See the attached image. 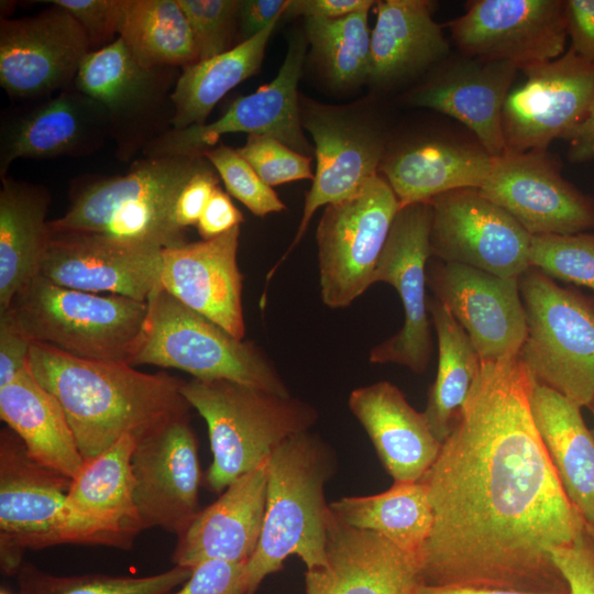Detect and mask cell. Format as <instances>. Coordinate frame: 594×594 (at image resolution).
Returning <instances> with one entry per match:
<instances>
[{
    "instance_id": "cell-14",
    "label": "cell",
    "mask_w": 594,
    "mask_h": 594,
    "mask_svg": "<svg viewBox=\"0 0 594 594\" xmlns=\"http://www.w3.org/2000/svg\"><path fill=\"white\" fill-rule=\"evenodd\" d=\"M134 501L144 529L180 535L200 510L202 472L189 417L166 419L136 437Z\"/></svg>"
},
{
    "instance_id": "cell-43",
    "label": "cell",
    "mask_w": 594,
    "mask_h": 594,
    "mask_svg": "<svg viewBox=\"0 0 594 594\" xmlns=\"http://www.w3.org/2000/svg\"><path fill=\"white\" fill-rule=\"evenodd\" d=\"M237 151L271 187L314 179L311 158L272 136L251 134Z\"/></svg>"
},
{
    "instance_id": "cell-19",
    "label": "cell",
    "mask_w": 594,
    "mask_h": 594,
    "mask_svg": "<svg viewBox=\"0 0 594 594\" xmlns=\"http://www.w3.org/2000/svg\"><path fill=\"white\" fill-rule=\"evenodd\" d=\"M136 435L123 436L86 460L66 498V544L130 549L144 530L135 501L131 458Z\"/></svg>"
},
{
    "instance_id": "cell-9",
    "label": "cell",
    "mask_w": 594,
    "mask_h": 594,
    "mask_svg": "<svg viewBox=\"0 0 594 594\" xmlns=\"http://www.w3.org/2000/svg\"><path fill=\"white\" fill-rule=\"evenodd\" d=\"M399 201L386 179L326 206L317 227L320 293L330 308L350 306L372 284Z\"/></svg>"
},
{
    "instance_id": "cell-39",
    "label": "cell",
    "mask_w": 594,
    "mask_h": 594,
    "mask_svg": "<svg viewBox=\"0 0 594 594\" xmlns=\"http://www.w3.org/2000/svg\"><path fill=\"white\" fill-rule=\"evenodd\" d=\"M369 10L337 19L306 18L307 36L331 78L351 85L370 76Z\"/></svg>"
},
{
    "instance_id": "cell-11",
    "label": "cell",
    "mask_w": 594,
    "mask_h": 594,
    "mask_svg": "<svg viewBox=\"0 0 594 594\" xmlns=\"http://www.w3.org/2000/svg\"><path fill=\"white\" fill-rule=\"evenodd\" d=\"M429 202L431 255L506 278H520L531 267L532 235L480 188L453 189Z\"/></svg>"
},
{
    "instance_id": "cell-46",
    "label": "cell",
    "mask_w": 594,
    "mask_h": 594,
    "mask_svg": "<svg viewBox=\"0 0 594 594\" xmlns=\"http://www.w3.org/2000/svg\"><path fill=\"white\" fill-rule=\"evenodd\" d=\"M550 554L571 594H594V541L586 530L572 544L552 548Z\"/></svg>"
},
{
    "instance_id": "cell-25",
    "label": "cell",
    "mask_w": 594,
    "mask_h": 594,
    "mask_svg": "<svg viewBox=\"0 0 594 594\" xmlns=\"http://www.w3.org/2000/svg\"><path fill=\"white\" fill-rule=\"evenodd\" d=\"M266 460L234 480L218 499L198 512L177 536L172 553L174 565L193 569L205 561L245 564L250 560L265 516Z\"/></svg>"
},
{
    "instance_id": "cell-18",
    "label": "cell",
    "mask_w": 594,
    "mask_h": 594,
    "mask_svg": "<svg viewBox=\"0 0 594 594\" xmlns=\"http://www.w3.org/2000/svg\"><path fill=\"white\" fill-rule=\"evenodd\" d=\"M162 251L95 233L50 231L38 275L72 289L147 301L161 287Z\"/></svg>"
},
{
    "instance_id": "cell-49",
    "label": "cell",
    "mask_w": 594,
    "mask_h": 594,
    "mask_svg": "<svg viewBox=\"0 0 594 594\" xmlns=\"http://www.w3.org/2000/svg\"><path fill=\"white\" fill-rule=\"evenodd\" d=\"M218 177L208 164L188 180L175 207L178 227L185 230L187 227L197 226L210 197L218 187Z\"/></svg>"
},
{
    "instance_id": "cell-40",
    "label": "cell",
    "mask_w": 594,
    "mask_h": 594,
    "mask_svg": "<svg viewBox=\"0 0 594 594\" xmlns=\"http://www.w3.org/2000/svg\"><path fill=\"white\" fill-rule=\"evenodd\" d=\"M193 569L174 565L147 576L109 574L54 575L24 562L16 576L18 594H169L182 586Z\"/></svg>"
},
{
    "instance_id": "cell-35",
    "label": "cell",
    "mask_w": 594,
    "mask_h": 594,
    "mask_svg": "<svg viewBox=\"0 0 594 594\" xmlns=\"http://www.w3.org/2000/svg\"><path fill=\"white\" fill-rule=\"evenodd\" d=\"M279 18L233 48L184 67L170 96L175 106L170 121L174 130L205 124L213 107L231 89L258 72Z\"/></svg>"
},
{
    "instance_id": "cell-7",
    "label": "cell",
    "mask_w": 594,
    "mask_h": 594,
    "mask_svg": "<svg viewBox=\"0 0 594 594\" xmlns=\"http://www.w3.org/2000/svg\"><path fill=\"white\" fill-rule=\"evenodd\" d=\"M145 324L129 365L185 371L201 381L228 380L290 395L267 355L239 340L160 287L147 300Z\"/></svg>"
},
{
    "instance_id": "cell-17",
    "label": "cell",
    "mask_w": 594,
    "mask_h": 594,
    "mask_svg": "<svg viewBox=\"0 0 594 594\" xmlns=\"http://www.w3.org/2000/svg\"><path fill=\"white\" fill-rule=\"evenodd\" d=\"M90 48L81 25L54 4L34 16L2 20L0 85L11 97L47 95L76 78Z\"/></svg>"
},
{
    "instance_id": "cell-53",
    "label": "cell",
    "mask_w": 594,
    "mask_h": 594,
    "mask_svg": "<svg viewBox=\"0 0 594 594\" xmlns=\"http://www.w3.org/2000/svg\"><path fill=\"white\" fill-rule=\"evenodd\" d=\"M289 0L240 1L238 18L245 40L258 34L285 13Z\"/></svg>"
},
{
    "instance_id": "cell-47",
    "label": "cell",
    "mask_w": 594,
    "mask_h": 594,
    "mask_svg": "<svg viewBox=\"0 0 594 594\" xmlns=\"http://www.w3.org/2000/svg\"><path fill=\"white\" fill-rule=\"evenodd\" d=\"M243 570L242 563L205 561L193 568L179 590L169 594H248Z\"/></svg>"
},
{
    "instance_id": "cell-13",
    "label": "cell",
    "mask_w": 594,
    "mask_h": 594,
    "mask_svg": "<svg viewBox=\"0 0 594 594\" xmlns=\"http://www.w3.org/2000/svg\"><path fill=\"white\" fill-rule=\"evenodd\" d=\"M521 70L527 79L509 91L502 110L506 150L547 151L586 117L594 98V65L570 47L553 61Z\"/></svg>"
},
{
    "instance_id": "cell-58",
    "label": "cell",
    "mask_w": 594,
    "mask_h": 594,
    "mask_svg": "<svg viewBox=\"0 0 594 594\" xmlns=\"http://www.w3.org/2000/svg\"><path fill=\"white\" fill-rule=\"evenodd\" d=\"M593 415H594V408H593ZM592 432H593V435H594V429H593V431H592Z\"/></svg>"
},
{
    "instance_id": "cell-28",
    "label": "cell",
    "mask_w": 594,
    "mask_h": 594,
    "mask_svg": "<svg viewBox=\"0 0 594 594\" xmlns=\"http://www.w3.org/2000/svg\"><path fill=\"white\" fill-rule=\"evenodd\" d=\"M493 158L479 141L440 138L411 143L384 156L380 169L403 208L429 202L453 189L481 188Z\"/></svg>"
},
{
    "instance_id": "cell-32",
    "label": "cell",
    "mask_w": 594,
    "mask_h": 594,
    "mask_svg": "<svg viewBox=\"0 0 594 594\" xmlns=\"http://www.w3.org/2000/svg\"><path fill=\"white\" fill-rule=\"evenodd\" d=\"M105 110L84 94H62L29 112L2 138V178L19 157H55L82 148L99 131Z\"/></svg>"
},
{
    "instance_id": "cell-3",
    "label": "cell",
    "mask_w": 594,
    "mask_h": 594,
    "mask_svg": "<svg viewBox=\"0 0 594 594\" xmlns=\"http://www.w3.org/2000/svg\"><path fill=\"white\" fill-rule=\"evenodd\" d=\"M337 470L333 449L311 431L289 437L266 460V507L258 544L244 564L246 593L297 556L306 570L327 562L331 509L324 490Z\"/></svg>"
},
{
    "instance_id": "cell-54",
    "label": "cell",
    "mask_w": 594,
    "mask_h": 594,
    "mask_svg": "<svg viewBox=\"0 0 594 594\" xmlns=\"http://www.w3.org/2000/svg\"><path fill=\"white\" fill-rule=\"evenodd\" d=\"M568 158L572 163H585L594 158V98L584 120L568 136Z\"/></svg>"
},
{
    "instance_id": "cell-10",
    "label": "cell",
    "mask_w": 594,
    "mask_h": 594,
    "mask_svg": "<svg viewBox=\"0 0 594 594\" xmlns=\"http://www.w3.org/2000/svg\"><path fill=\"white\" fill-rule=\"evenodd\" d=\"M72 479L36 462L10 428L0 431V568L16 575L25 550L66 544Z\"/></svg>"
},
{
    "instance_id": "cell-4",
    "label": "cell",
    "mask_w": 594,
    "mask_h": 594,
    "mask_svg": "<svg viewBox=\"0 0 594 594\" xmlns=\"http://www.w3.org/2000/svg\"><path fill=\"white\" fill-rule=\"evenodd\" d=\"M202 154L151 156L128 174L100 179L78 194L52 232H86L165 249L185 241L175 219L179 194L207 165Z\"/></svg>"
},
{
    "instance_id": "cell-1",
    "label": "cell",
    "mask_w": 594,
    "mask_h": 594,
    "mask_svg": "<svg viewBox=\"0 0 594 594\" xmlns=\"http://www.w3.org/2000/svg\"><path fill=\"white\" fill-rule=\"evenodd\" d=\"M520 353L481 367L437 460L420 480L433 510L420 553L427 585L568 591L550 550L586 520L568 497L530 409Z\"/></svg>"
},
{
    "instance_id": "cell-15",
    "label": "cell",
    "mask_w": 594,
    "mask_h": 594,
    "mask_svg": "<svg viewBox=\"0 0 594 594\" xmlns=\"http://www.w3.org/2000/svg\"><path fill=\"white\" fill-rule=\"evenodd\" d=\"M466 57L519 69L560 57L568 37L564 0H474L448 23Z\"/></svg>"
},
{
    "instance_id": "cell-21",
    "label": "cell",
    "mask_w": 594,
    "mask_h": 594,
    "mask_svg": "<svg viewBox=\"0 0 594 594\" xmlns=\"http://www.w3.org/2000/svg\"><path fill=\"white\" fill-rule=\"evenodd\" d=\"M427 282L468 333L481 361L520 353L527 322L519 278L441 261L430 268Z\"/></svg>"
},
{
    "instance_id": "cell-5",
    "label": "cell",
    "mask_w": 594,
    "mask_h": 594,
    "mask_svg": "<svg viewBox=\"0 0 594 594\" xmlns=\"http://www.w3.org/2000/svg\"><path fill=\"white\" fill-rule=\"evenodd\" d=\"M180 389L206 421L212 462L204 484L217 494L262 464L284 440L310 431L318 419L299 398L228 380L191 378Z\"/></svg>"
},
{
    "instance_id": "cell-51",
    "label": "cell",
    "mask_w": 594,
    "mask_h": 594,
    "mask_svg": "<svg viewBox=\"0 0 594 594\" xmlns=\"http://www.w3.org/2000/svg\"><path fill=\"white\" fill-rule=\"evenodd\" d=\"M242 221L240 210L233 205L230 196L218 186L196 227L202 240H208L239 227Z\"/></svg>"
},
{
    "instance_id": "cell-55",
    "label": "cell",
    "mask_w": 594,
    "mask_h": 594,
    "mask_svg": "<svg viewBox=\"0 0 594 594\" xmlns=\"http://www.w3.org/2000/svg\"><path fill=\"white\" fill-rule=\"evenodd\" d=\"M416 594H571L568 591L557 592H530L507 588L493 587H471V586H439L427 585L421 583L416 591Z\"/></svg>"
},
{
    "instance_id": "cell-29",
    "label": "cell",
    "mask_w": 594,
    "mask_h": 594,
    "mask_svg": "<svg viewBox=\"0 0 594 594\" xmlns=\"http://www.w3.org/2000/svg\"><path fill=\"white\" fill-rule=\"evenodd\" d=\"M371 34L370 78L386 84L415 75L449 54L442 26L432 18L427 0L376 1Z\"/></svg>"
},
{
    "instance_id": "cell-48",
    "label": "cell",
    "mask_w": 594,
    "mask_h": 594,
    "mask_svg": "<svg viewBox=\"0 0 594 594\" xmlns=\"http://www.w3.org/2000/svg\"><path fill=\"white\" fill-rule=\"evenodd\" d=\"M32 343L10 309L0 311V387L30 366Z\"/></svg>"
},
{
    "instance_id": "cell-38",
    "label": "cell",
    "mask_w": 594,
    "mask_h": 594,
    "mask_svg": "<svg viewBox=\"0 0 594 594\" xmlns=\"http://www.w3.org/2000/svg\"><path fill=\"white\" fill-rule=\"evenodd\" d=\"M155 69L138 63L121 37L89 52L82 59L75 84L85 96L108 111L138 106L154 87Z\"/></svg>"
},
{
    "instance_id": "cell-24",
    "label": "cell",
    "mask_w": 594,
    "mask_h": 594,
    "mask_svg": "<svg viewBox=\"0 0 594 594\" xmlns=\"http://www.w3.org/2000/svg\"><path fill=\"white\" fill-rule=\"evenodd\" d=\"M301 122L315 143L316 172L305 199L295 239L268 273V280L299 243L317 209L358 194L378 175L377 169L384 158V142L375 130L360 125L337 112L311 110Z\"/></svg>"
},
{
    "instance_id": "cell-6",
    "label": "cell",
    "mask_w": 594,
    "mask_h": 594,
    "mask_svg": "<svg viewBox=\"0 0 594 594\" xmlns=\"http://www.w3.org/2000/svg\"><path fill=\"white\" fill-rule=\"evenodd\" d=\"M8 309L32 342L82 360L129 364L148 304L63 287L38 275Z\"/></svg>"
},
{
    "instance_id": "cell-26",
    "label": "cell",
    "mask_w": 594,
    "mask_h": 594,
    "mask_svg": "<svg viewBox=\"0 0 594 594\" xmlns=\"http://www.w3.org/2000/svg\"><path fill=\"white\" fill-rule=\"evenodd\" d=\"M518 69L509 62L462 55L418 89L411 103L457 119L492 156H498L506 150L502 110Z\"/></svg>"
},
{
    "instance_id": "cell-52",
    "label": "cell",
    "mask_w": 594,
    "mask_h": 594,
    "mask_svg": "<svg viewBox=\"0 0 594 594\" xmlns=\"http://www.w3.org/2000/svg\"><path fill=\"white\" fill-rule=\"evenodd\" d=\"M374 3L376 2L373 0H293L289 1L285 14L337 19L370 10Z\"/></svg>"
},
{
    "instance_id": "cell-31",
    "label": "cell",
    "mask_w": 594,
    "mask_h": 594,
    "mask_svg": "<svg viewBox=\"0 0 594 594\" xmlns=\"http://www.w3.org/2000/svg\"><path fill=\"white\" fill-rule=\"evenodd\" d=\"M0 417L40 464L74 479L85 460L65 413L30 366L0 387Z\"/></svg>"
},
{
    "instance_id": "cell-8",
    "label": "cell",
    "mask_w": 594,
    "mask_h": 594,
    "mask_svg": "<svg viewBox=\"0 0 594 594\" xmlns=\"http://www.w3.org/2000/svg\"><path fill=\"white\" fill-rule=\"evenodd\" d=\"M527 336L520 356L536 382L579 407L594 403V299L530 267L519 278Z\"/></svg>"
},
{
    "instance_id": "cell-36",
    "label": "cell",
    "mask_w": 594,
    "mask_h": 594,
    "mask_svg": "<svg viewBox=\"0 0 594 594\" xmlns=\"http://www.w3.org/2000/svg\"><path fill=\"white\" fill-rule=\"evenodd\" d=\"M428 309L438 338L439 361L424 415L436 438L443 442L479 374L481 360L468 333L441 301L432 299Z\"/></svg>"
},
{
    "instance_id": "cell-56",
    "label": "cell",
    "mask_w": 594,
    "mask_h": 594,
    "mask_svg": "<svg viewBox=\"0 0 594 594\" xmlns=\"http://www.w3.org/2000/svg\"><path fill=\"white\" fill-rule=\"evenodd\" d=\"M586 531L594 541V524L586 522Z\"/></svg>"
},
{
    "instance_id": "cell-2",
    "label": "cell",
    "mask_w": 594,
    "mask_h": 594,
    "mask_svg": "<svg viewBox=\"0 0 594 594\" xmlns=\"http://www.w3.org/2000/svg\"><path fill=\"white\" fill-rule=\"evenodd\" d=\"M29 364L61 404L85 461L128 433L140 436L191 408L182 394L183 381L166 373L82 360L35 342Z\"/></svg>"
},
{
    "instance_id": "cell-30",
    "label": "cell",
    "mask_w": 594,
    "mask_h": 594,
    "mask_svg": "<svg viewBox=\"0 0 594 594\" xmlns=\"http://www.w3.org/2000/svg\"><path fill=\"white\" fill-rule=\"evenodd\" d=\"M530 409L568 497L586 522L594 524V435L583 420L581 407L536 382Z\"/></svg>"
},
{
    "instance_id": "cell-42",
    "label": "cell",
    "mask_w": 594,
    "mask_h": 594,
    "mask_svg": "<svg viewBox=\"0 0 594 594\" xmlns=\"http://www.w3.org/2000/svg\"><path fill=\"white\" fill-rule=\"evenodd\" d=\"M202 155L216 168L228 193L255 216L264 217L286 208L273 188L263 182L237 150L221 144L202 152Z\"/></svg>"
},
{
    "instance_id": "cell-44",
    "label": "cell",
    "mask_w": 594,
    "mask_h": 594,
    "mask_svg": "<svg viewBox=\"0 0 594 594\" xmlns=\"http://www.w3.org/2000/svg\"><path fill=\"white\" fill-rule=\"evenodd\" d=\"M191 29L198 61L227 52L240 1L177 0Z\"/></svg>"
},
{
    "instance_id": "cell-16",
    "label": "cell",
    "mask_w": 594,
    "mask_h": 594,
    "mask_svg": "<svg viewBox=\"0 0 594 594\" xmlns=\"http://www.w3.org/2000/svg\"><path fill=\"white\" fill-rule=\"evenodd\" d=\"M531 235L574 234L594 229V199L561 174V164L547 151L494 156L480 188Z\"/></svg>"
},
{
    "instance_id": "cell-37",
    "label": "cell",
    "mask_w": 594,
    "mask_h": 594,
    "mask_svg": "<svg viewBox=\"0 0 594 594\" xmlns=\"http://www.w3.org/2000/svg\"><path fill=\"white\" fill-rule=\"evenodd\" d=\"M119 37L146 69L198 62L191 29L177 0H124Z\"/></svg>"
},
{
    "instance_id": "cell-12",
    "label": "cell",
    "mask_w": 594,
    "mask_h": 594,
    "mask_svg": "<svg viewBox=\"0 0 594 594\" xmlns=\"http://www.w3.org/2000/svg\"><path fill=\"white\" fill-rule=\"evenodd\" d=\"M432 208L417 202L400 208L377 261L374 283L398 293L405 319L399 332L371 350L372 363H395L422 373L432 354L431 324L426 300V265L430 251Z\"/></svg>"
},
{
    "instance_id": "cell-34",
    "label": "cell",
    "mask_w": 594,
    "mask_h": 594,
    "mask_svg": "<svg viewBox=\"0 0 594 594\" xmlns=\"http://www.w3.org/2000/svg\"><path fill=\"white\" fill-rule=\"evenodd\" d=\"M329 506L343 524L375 532L418 558L433 527L432 506L421 481L394 483L378 494L344 496Z\"/></svg>"
},
{
    "instance_id": "cell-27",
    "label": "cell",
    "mask_w": 594,
    "mask_h": 594,
    "mask_svg": "<svg viewBox=\"0 0 594 594\" xmlns=\"http://www.w3.org/2000/svg\"><path fill=\"white\" fill-rule=\"evenodd\" d=\"M348 405L394 483L420 481L442 446L424 413L417 411L387 381L353 389Z\"/></svg>"
},
{
    "instance_id": "cell-23",
    "label": "cell",
    "mask_w": 594,
    "mask_h": 594,
    "mask_svg": "<svg viewBox=\"0 0 594 594\" xmlns=\"http://www.w3.org/2000/svg\"><path fill=\"white\" fill-rule=\"evenodd\" d=\"M327 562L306 570V594H416L419 558L380 535L343 524L331 512Z\"/></svg>"
},
{
    "instance_id": "cell-33",
    "label": "cell",
    "mask_w": 594,
    "mask_h": 594,
    "mask_svg": "<svg viewBox=\"0 0 594 594\" xmlns=\"http://www.w3.org/2000/svg\"><path fill=\"white\" fill-rule=\"evenodd\" d=\"M48 197L3 179L0 191V311L40 274L50 237Z\"/></svg>"
},
{
    "instance_id": "cell-20",
    "label": "cell",
    "mask_w": 594,
    "mask_h": 594,
    "mask_svg": "<svg viewBox=\"0 0 594 594\" xmlns=\"http://www.w3.org/2000/svg\"><path fill=\"white\" fill-rule=\"evenodd\" d=\"M305 51L302 40H293L271 82L237 99L222 117L211 123L172 129L150 146V155L202 154L221 135L235 132L272 136L298 153L308 154L311 147L302 133L297 101Z\"/></svg>"
},
{
    "instance_id": "cell-45",
    "label": "cell",
    "mask_w": 594,
    "mask_h": 594,
    "mask_svg": "<svg viewBox=\"0 0 594 594\" xmlns=\"http://www.w3.org/2000/svg\"><path fill=\"white\" fill-rule=\"evenodd\" d=\"M50 4L68 11L86 32L95 47L119 34L124 0H50Z\"/></svg>"
},
{
    "instance_id": "cell-57",
    "label": "cell",
    "mask_w": 594,
    "mask_h": 594,
    "mask_svg": "<svg viewBox=\"0 0 594 594\" xmlns=\"http://www.w3.org/2000/svg\"><path fill=\"white\" fill-rule=\"evenodd\" d=\"M0 594H9L6 590L1 588Z\"/></svg>"
},
{
    "instance_id": "cell-50",
    "label": "cell",
    "mask_w": 594,
    "mask_h": 594,
    "mask_svg": "<svg viewBox=\"0 0 594 594\" xmlns=\"http://www.w3.org/2000/svg\"><path fill=\"white\" fill-rule=\"evenodd\" d=\"M565 22L571 48L594 65V0H565Z\"/></svg>"
},
{
    "instance_id": "cell-41",
    "label": "cell",
    "mask_w": 594,
    "mask_h": 594,
    "mask_svg": "<svg viewBox=\"0 0 594 594\" xmlns=\"http://www.w3.org/2000/svg\"><path fill=\"white\" fill-rule=\"evenodd\" d=\"M529 264L550 278L594 292V234L532 235Z\"/></svg>"
},
{
    "instance_id": "cell-22",
    "label": "cell",
    "mask_w": 594,
    "mask_h": 594,
    "mask_svg": "<svg viewBox=\"0 0 594 594\" xmlns=\"http://www.w3.org/2000/svg\"><path fill=\"white\" fill-rule=\"evenodd\" d=\"M239 237L240 226L213 239L163 249L161 287L243 340V276L237 262Z\"/></svg>"
}]
</instances>
